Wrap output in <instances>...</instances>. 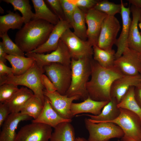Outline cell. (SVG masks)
I'll return each instance as SVG.
<instances>
[{
	"instance_id": "obj_1",
	"label": "cell",
	"mask_w": 141,
	"mask_h": 141,
	"mask_svg": "<svg viewBox=\"0 0 141 141\" xmlns=\"http://www.w3.org/2000/svg\"><path fill=\"white\" fill-rule=\"evenodd\" d=\"M124 75L114 65L105 68L93 58L91 61V73L86 89L88 96L97 101H109L110 90L113 82Z\"/></svg>"
},
{
	"instance_id": "obj_2",
	"label": "cell",
	"mask_w": 141,
	"mask_h": 141,
	"mask_svg": "<svg viewBox=\"0 0 141 141\" xmlns=\"http://www.w3.org/2000/svg\"><path fill=\"white\" fill-rule=\"evenodd\" d=\"M54 26L42 19L32 20L17 32L15 43L24 52L32 51L47 41Z\"/></svg>"
},
{
	"instance_id": "obj_3",
	"label": "cell",
	"mask_w": 141,
	"mask_h": 141,
	"mask_svg": "<svg viewBox=\"0 0 141 141\" xmlns=\"http://www.w3.org/2000/svg\"><path fill=\"white\" fill-rule=\"evenodd\" d=\"M92 59L85 57L77 60L71 59V82L65 95L67 97L77 96L83 101L88 97L86 85L91 76Z\"/></svg>"
},
{
	"instance_id": "obj_4",
	"label": "cell",
	"mask_w": 141,
	"mask_h": 141,
	"mask_svg": "<svg viewBox=\"0 0 141 141\" xmlns=\"http://www.w3.org/2000/svg\"><path fill=\"white\" fill-rule=\"evenodd\" d=\"M44 68L39 66L35 61L32 66L24 73L19 75L0 76V86L5 84L22 85L31 90L34 95L44 104L45 99L44 88L41 81Z\"/></svg>"
},
{
	"instance_id": "obj_5",
	"label": "cell",
	"mask_w": 141,
	"mask_h": 141,
	"mask_svg": "<svg viewBox=\"0 0 141 141\" xmlns=\"http://www.w3.org/2000/svg\"><path fill=\"white\" fill-rule=\"evenodd\" d=\"M120 114L115 119L109 122L119 126L124 133L121 141H141V119L136 114L120 108Z\"/></svg>"
},
{
	"instance_id": "obj_6",
	"label": "cell",
	"mask_w": 141,
	"mask_h": 141,
	"mask_svg": "<svg viewBox=\"0 0 141 141\" xmlns=\"http://www.w3.org/2000/svg\"><path fill=\"white\" fill-rule=\"evenodd\" d=\"M84 122L89 134L87 141H109L113 138H121L124 135L121 129L111 122L95 123L86 118Z\"/></svg>"
},
{
	"instance_id": "obj_7",
	"label": "cell",
	"mask_w": 141,
	"mask_h": 141,
	"mask_svg": "<svg viewBox=\"0 0 141 141\" xmlns=\"http://www.w3.org/2000/svg\"><path fill=\"white\" fill-rule=\"evenodd\" d=\"M46 75L55 86L56 91L65 95L71 82L72 72L70 65L52 63L43 67Z\"/></svg>"
},
{
	"instance_id": "obj_8",
	"label": "cell",
	"mask_w": 141,
	"mask_h": 141,
	"mask_svg": "<svg viewBox=\"0 0 141 141\" xmlns=\"http://www.w3.org/2000/svg\"><path fill=\"white\" fill-rule=\"evenodd\" d=\"M25 55L33 58L39 66L43 68L52 63L70 65L72 59L68 48L61 39L57 49L50 53L45 54L30 52L26 53Z\"/></svg>"
},
{
	"instance_id": "obj_9",
	"label": "cell",
	"mask_w": 141,
	"mask_h": 141,
	"mask_svg": "<svg viewBox=\"0 0 141 141\" xmlns=\"http://www.w3.org/2000/svg\"><path fill=\"white\" fill-rule=\"evenodd\" d=\"M65 44L69 51L72 59L77 60L83 58H92L93 46L87 41L83 40L70 29H67L60 39Z\"/></svg>"
},
{
	"instance_id": "obj_10",
	"label": "cell",
	"mask_w": 141,
	"mask_h": 141,
	"mask_svg": "<svg viewBox=\"0 0 141 141\" xmlns=\"http://www.w3.org/2000/svg\"><path fill=\"white\" fill-rule=\"evenodd\" d=\"M52 131V127L48 125L32 122L21 128L15 141H49Z\"/></svg>"
},
{
	"instance_id": "obj_11",
	"label": "cell",
	"mask_w": 141,
	"mask_h": 141,
	"mask_svg": "<svg viewBox=\"0 0 141 141\" xmlns=\"http://www.w3.org/2000/svg\"><path fill=\"white\" fill-rule=\"evenodd\" d=\"M120 27V22L116 17L108 16L103 23L97 45L104 50L112 49L116 41Z\"/></svg>"
},
{
	"instance_id": "obj_12",
	"label": "cell",
	"mask_w": 141,
	"mask_h": 141,
	"mask_svg": "<svg viewBox=\"0 0 141 141\" xmlns=\"http://www.w3.org/2000/svg\"><path fill=\"white\" fill-rule=\"evenodd\" d=\"M114 65L124 75L135 76L141 73V62L138 52L128 47L125 48L121 55L115 59Z\"/></svg>"
},
{
	"instance_id": "obj_13",
	"label": "cell",
	"mask_w": 141,
	"mask_h": 141,
	"mask_svg": "<svg viewBox=\"0 0 141 141\" xmlns=\"http://www.w3.org/2000/svg\"><path fill=\"white\" fill-rule=\"evenodd\" d=\"M85 14L87 26V40L93 46L97 45L103 23L108 15L94 8L88 10Z\"/></svg>"
},
{
	"instance_id": "obj_14",
	"label": "cell",
	"mask_w": 141,
	"mask_h": 141,
	"mask_svg": "<svg viewBox=\"0 0 141 141\" xmlns=\"http://www.w3.org/2000/svg\"><path fill=\"white\" fill-rule=\"evenodd\" d=\"M45 97L49 100L54 109L62 118L66 119H72L70 111L71 104L74 100L80 99L77 96L69 97L62 95L57 91L48 92L46 90L43 91Z\"/></svg>"
},
{
	"instance_id": "obj_15",
	"label": "cell",
	"mask_w": 141,
	"mask_h": 141,
	"mask_svg": "<svg viewBox=\"0 0 141 141\" xmlns=\"http://www.w3.org/2000/svg\"><path fill=\"white\" fill-rule=\"evenodd\" d=\"M141 83L140 74L135 76L124 75L116 79L112 83L110 90L111 98H115L119 103L130 87H135Z\"/></svg>"
},
{
	"instance_id": "obj_16",
	"label": "cell",
	"mask_w": 141,
	"mask_h": 141,
	"mask_svg": "<svg viewBox=\"0 0 141 141\" xmlns=\"http://www.w3.org/2000/svg\"><path fill=\"white\" fill-rule=\"evenodd\" d=\"M72 28L71 25L66 20H60L57 24L54 25L47 41L31 52L43 54L55 50L58 46L59 40L63 33L67 29Z\"/></svg>"
},
{
	"instance_id": "obj_17",
	"label": "cell",
	"mask_w": 141,
	"mask_h": 141,
	"mask_svg": "<svg viewBox=\"0 0 141 141\" xmlns=\"http://www.w3.org/2000/svg\"><path fill=\"white\" fill-rule=\"evenodd\" d=\"M32 118L20 112L11 113L4 122L0 133V141H15L16 130L21 122Z\"/></svg>"
},
{
	"instance_id": "obj_18",
	"label": "cell",
	"mask_w": 141,
	"mask_h": 141,
	"mask_svg": "<svg viewBox=\"0 0 141 141\" xmlns=\"http://www.w3.org/2000/svg\"><path fill=\"white\" fill-rule=\"evenodd\" d=\"M121 9L120 13L122 21V28L120 36L115 44L117 47V50L115 54V59L121 56L125 48L128 47L127 41L132 21L130 16V8L126 7L121 0Z\"/></svg>"
},
{
	"instance_id": "obj_19",
	"label": "cell",
	"mask_w": 141,
	"mask_h": 141,
	"mask_svg": "<svg viewBox=\"0 0 141 141\" xmlns=\"http://www.w3.org/2000/svg\"><path fill=\"white\" fill-rule=\"evenodd\" d=\"M130 9L132 19L127 41V47L139 52H141V36L138 24L141 9L133 5Z\"/></svg>"
},
{
	"instance_id": "obj_20",
	"label": "cell",
	"mask_w": 141,
	"mask_h": 141,
	"mask_svg": "<svg viewBox=\"0 0 141 141\" xmlns=\"http://www.w3.org/2000/svg\"><path fill=\"white\" fill-rule=\"evenodd\" d=\"M109 101H96L89 96L82 102L72 103L70 108L71 115L72 117L77 114L83 113H89L94 115H98Z\"/></svg>"
},
{
	"instance_id": "obj_21",
	"label": "cell",
	"mask_w": 141,
	"mask_h": 141,
	"mask_svg": "<svg viewBox=\"0 0 141 141\" xmlns=\"http://www.w3.org/2000/svg\"><path fill=\"white\" fill-rule=\"evenodd\" d=\"M72 121V119H64L58 115L52 108L49 99L45 97L44 107L41 113L32 122L43 124L55 128L61 123L70 122Z\"/></svg>"
},
{
	"instance_id": "obj_22",
	"label": "cell",
	"mask_w": 141,
	"mask_h": 141,
	"mask_svg": "<svg viewBox=\"0 0 141 141\" xmlns=\"http://www.w3.org/2000/svg\"><path fill=\"white\" fill-rule=\"evenodd\" d=\"M118 104L115 98H111L103 108L99 115H94L84 114L82 115L89 117L90 120L93 123L109 122L115 119L119 116L120 111V108L118 107Z\"/></svg>"
},
{
	"instance_id": "obj_23",
	"label": "cell",
	"mask_w": 141,
	"mask_h": 141,
	"mask_svg": "<svg viewBox=\"0 0 141 141\" xmlns=\"http://www.w3.org/2000/svg\"><path fill=\"white\" fill-rule=\"evenodd\" d=\"M34 95L33 92L30 89L22 87L19 89L11 98L3 103L7 105L11 113H19Z\"/></svg>"
},
{
	"instance_id": "obj_24",
	"label": "cell",
	"mask_w": 141,
	"mask_h": 141,
	"mask_svg": "<svg viewBox=\"0 0 141 141\" xmlns=\"http://www.w3.org/2000/svg\"><path fill=\"white\" fill-rule=\"evenodd\" d=\"M7 11V14L0 16V35L7 33L10 29L19 30L24 23L22 17L17 12Z\"/></svg>"
},
{
	"instance_id": "obj_25",
	"label": "cell",
	"mask_w": 141,
	"mask_h": 141,
	"mask_svg": "<svg viewBox=\"0 0 141 141\" xmlns=\"http://www.w3.org/2000/svg\"><path fill=\"white\" fill-rule=\"evenodd\" d=\"M35 11L34 19H42L55 25L60 20L58 16L48 7L44 1L32 0Z\"/></svg>"
},
{
	"instance_id": "obj_26",
	"label": "cell",
	"mask_w": 141,
	"mask_h": 141,
	"mask_svg": "<svg viewBox=\"0 0 141 141\" xmlns=\"http://www.w3.org/2000/svg\"><path fill=\"white\" fill-rule=\"evenodd\" d=\"M5 58L11 64L14 75H21L25 72L35 62L31 58L17 55L7 54Z\"/></svg>"
},
{
	"instance_id": "obj_27",
	"label": "cell",
	"mask_w": 141,
	"mask_h": 141,
	"mask_svg": "<svg viewBox=\"0 0 141 141\" xmlns=\"http://www.w3.org/2000/svg\"><path fill=\"white\" fill-rule=\"evenodd\" d=\"M70 122L58 124L52 133L50 141H76L74 129Z\"/></svg>"
},
{
	"instance_id": "obj_28",
	"label": "cell",
	"mask_w": 141,
	"mask_h": 141,
	"mask_svg": "<svg viewBox=\"0 0 141 141\" xmlns=\"http://www.w3.org/2000/svg\"><path fill=\"white\" fill-rule=\"evenodd\" d=\"M85 13L76 7L72 20V27L74 33L81 39L86 41L87 28L86 26Z\"/></svg>"
},
{
	"instance_id": "obj_29",
	"label": "cell",
	"mask_w": 141,
	"mask_h": 141,
	"mask_svg": "<svg viewBox=\"0 0 141 141\" xmlns=\"http://www.w3.org/2000/svg\"><path fill=\"white\" fill-rule=\"evenodd\" d=\"M93 59L102 66L108 68L114 65L115 60L116 52L112 49L105 50L99 48L97 45L93 46Z\"/></svg>"
},
{
	"instance_id": "obj_30",
	"label": "cell",
	"mask_w": 141,
	"mask_h": 141,
	"mask_svg": "<svg viewBox=\"0 0 141 141\" xmlns=\"http://www.w3.org/2000/svg\"><path fill=\"white\" fill-rule=\"evenodd\" d=\"M2 1L12 5L14 11L18 10L21 13L25 24L35 19V13L32 11L29 0H3Z\"/></svg>"
},
{
	"instance_id": "obj_31",
	"label": "cell",
	"mask_w": 141,
	"mask_h": 141,
	"mask_svg": "<svg viewBox=\"0 0 141 141\" xmlns=\"http://www.w3.org/2000/svg\"><path fill=\"white\" fill-rule=\"evenodd\" d=\"M44 104L34 95L27 102L20 112L36 119L41 113Z\"/></svg>"
},
{
	"instance_id": "obj_32",
	"label": "cell",
	"mask_w": 141,
	"mask_h": 141,
	"mask_svg": "<svg viewBox=\"0 0 141 141\" xmlns=\"http://www.w3.org/2000/svg\"><path fill=\"white\" fill-rule=\"evenodd\" d=\"M134 86L130 87L120 102L118 104L119 108L125 109L137 114L141 119V109L134 97Z\"/></svg>"
},
{
	"instance_id": "obj_33",
	"label": "cell",
	"mask_w": 141,
	"mask_h": 141,
	"mask_svg": "<svg viewBox=\"0 0 141 141\" xmlns=\"http://www.w3.org/2000/svg\"><path fill=\"white\" fill-rule=\"evenodd\" d=\"M94 8L104 13L108 16H115L116 14L120 13L121 5V4H116L107 0L99 1Z\"/></svg>"
},
{
	"instance_id": "obj_34",
	"label": "cell",
	"mask_w": 141,
	"mask_h": 141,
	"mask_svg": "<svg viewBox=\"0 0 141 141\" xmlns=\"http://www.w3.org/2000/svg\"><path fill=\"white\" fill-rule=\"evenodd\" d=\"M0 37L2 39L1 42L4 49L7 55L25 56L24 52L13 42L7 33L0 34Z\"/></svg>"
},
{
	"instance_id": "obj_35",
	"label": "cell",
	"mask_w": 141,
	"mask_h": 141,
	"mask_svg": "<svg viewBox=\"0 0 141 141\" xmlns=\"http://www.w3.org/2000/svg\"><path fill=\"white\" fill-rule=\"evenodd\" d=\"M18 86L5 84L0 86V102L3 103L11 98L19 90Z\"/></svg>"
},
{
	"instance_id": "obj_36",
	"label": "cell",
	"mask_w": 141,
	"mask_h": 141,
	"mask_svg": "<svg viewBox=\"0 0 141 141\" xmlns=\"http://www.w3.org/2000/svg\"><path fill=\"white\" fill-rule=\"evenodd\" d=\"M60 1L66 20L72 27L73 17L76 6L68 0H60Z\"/></svg>"
},
{
	"instance_id": "obj_37",
	"label": "cell",
	"mask_w": 141,
	"mask_h": 141,
	"mask_svg": "<svg viewBox=\"0 0 141 141\" xmlns=\"http://www.w3.org/2000/svg\"><path fill=\"white\" fill-rule=\"evenodd\" d=\"M68 0L69 2L74 4L85 13L89 10L94 8L99 1L96 0Z\"/></svg>"
},
{
	"instance_id": "obj_38",
	"label": "cell",
	"mask_w": 141,
	"mask_h": 141,
	"mask_svg": "<svg viewBox=\"0 0 141 141\" xmlns=\"http://www.w3.org/2000/svg\"><path fill=\"white\" fill-rule=\"evenodd\" d=\"M50 6L60 20H66L60 0L45 1Z\"/></svg>"
},
{
	"instance_id": "obj_39",
	"label": "cell",
	"mask_w": 141,
	"mask_h": 141,
	"mask_svg": "<svg viewBox=\"0 0 141 141\" xmlns=\"http://www.w3.org/2000/svg\"><path fill=\"white\" fill-rule=\"evenodd\" d=\"M42 83L48 92H52L56 91L54 84L46 75L43 74L41 77Z\"/></svg>"
},
{
	"instance_id": "obj_40",
	"label": "cell",
	"mask_w": 141,
	"mask_h": 141,
	"mask_svg": "<svg viewBox=\"0 0 141 141\" xmlns=\"http://www.w3.org/2000/svg\"><path fill=\"white\" fill-rule=\"evenodd\" d=\"M10 111L7 106L4 103H0V127L2 126L4 122L9 115Z\"/></svg>"
},
{
	"instance_id": "obj_41",
	"label": "cell",
	"mask_w": 141,
	"mask_h": 141,
	"mask_svg": "<svg viewBox=\"0 0 141 141\" xmlns=\"http://www.w3.org/2000/svg\"><path fill=\"white\" fill-rule=\"evenodd\" d=\"M14 75L11 68L7 66L5 63L0 61V76Z\"/></svg>"
},
{
	"instance_id": "obj_42",
	"label": "cell",
	"mask_w": 141,
	"mask_h": 141,
	"mask_svg": "<svg viewBox=\"0 0 141 141\" xmlns=\"http://www.w3.org/2000/svg\"><path fill=\"white\" fill-rule=\"evenodd\" d=\"M134 97L137 103L141 109V83L134 87Z\"/></svg>"
},
{
	"instance_id": "obj_43",
	"label": "cell",
	"mask_w": 141,
	"mask_h": 141,
	"mask_svg": "<svg viewBox=\"0 0 141 141\" xmlns=\"http://www.w3.org/2000/svg\"><path fill=\"white\" fill-rule=\"evenodd\" d=\"M7 54L5 52L1 42H0V61L5 63L6 62L5 56Z\"/></svg>"
},
{
	"instance_id": "obj_44",
	"label": "cell",
	"mask_w": 141,
	"mask_h": 141,
	"mask_svg": "<svg viewBox=\"0 0 141 141\" xmlns=\"http://www.w3.org/2000/svg\"><path fill=\"white\" fill-rule=\"evenodd\" d=\"M128 1L132 5L141 9V0H129Z\"/></svg>"
},
{
	"instance_id": "obj_45",
	"label": "cell",
	"mask_w": 141,
	"mask_h": 141,
	"mask_svg": "<svg viewBox=\"0 0 141 141\" xmlns=\"http://www.w3.org/2000/svg\"><path fill=\"white\" fill-rule=\"evenodd\" d=\"M138 26L140 29L141 31L140 32V35L141 36V11L140 13V14L139 18V23Z\"/></svg>"
},
{
	"instance_id": "obj_46",
	"label": "cell",
	"mask_w": 141,
	"mask_h": 141,
	"mask_svg": "<svg viewBox=\"0 0 141 141\" xmlns=\"http://www.w3.org/2000/svg\"><path fill=\"white\" fill-rule=\"evenodd\" d=\"M76 141H87V140L84 138L78 137L76 138Z\"/></svg>"
},
{
	"instance_id": "obj_47",
	"label": "cell",
	"mask_w": 141,
	"mask_h": 141,
	"mask_svg": "<svg viewBox=\"0 0 141 141\" xmlns=\"http://www.w3.org/2000/svg\"><path fill=\"white\" fill-rule=\"evenodd\" d=\"M138 56L139 59L141 62V52H138Z\"/></svg>"
},
{
	"instance_id": "obj_48",
	"label": "cell",
	"mask_w": 141,
	"mask_h": 141,
	"mask_svg": "<svg viewBox=\"0 0 141 141\" xmlns=\"http://www.w3.org/2000/svg\"><path fill=\"white\" fill-rule=\"evenodd\" d=\"M129 141H134L133 140H130Z\"/></svg>"
},
{
	"instance_id": "obj_49",
	"label": "cell",
	"mask_w": 141,
	"mask_h": 141,
	"mask_svg": "<svg viewBox=\"0 0 141 141\" xmlns=\"http://www.w3.org/2000/svg\"><path fill=\"white\" fill-rule=\"evenodd\" d=\"M117 141H121L120 140H118Z\"/></svg>"
},
{
	"instance_id": "obj_50",
	"label": "cell",
	"mask_w": 141,
	"mask_h": 141,
	"mask_svg": "<svg viewBox=\"0 0 141 141\" xmlns=\"http://www.w3.org/2000/svg\"><path fill=\"white\" fill-rule=\"evenodd\" d=\"M140 75H141V73H140Z\"/></svg>"
}]
</instances>
